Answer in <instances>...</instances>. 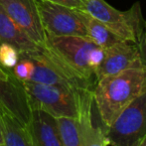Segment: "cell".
Wrapping results in <instances>:
<instances>
[{"label": "cell", "mask_w": 146, "mask_h": 146, "mask_svg": "<svg viewBox=\"0 0 146 146\" xmlns=\"http://www.w3.org/2000/svg\"><path fill=\"white\" fill-rule=\"evenodd\" d=\"M146 92L144 64L96 81L92 88L94 102L104 128L138 96Z\"/></svg>", "instance_id": "cell-1"}, {"label": "cell", "mask_w": 146, "mask_h": 146, "mask_svg": "<svg viewBox=\"0 0 146 146\" xmlns=\"http://www.w3.org/2000/svg\"><path fill=\"white\" fill-rule=\"evenodd\" d=\"M45 46L57 55L76 75L94 87L96 72L104 57V49L88 37L46 34Z\"/></svg>", "instance_id": "cell-2"}, {"label": "cell", "mask_w": 146, "mask_h": 146, "mask_svg": "<svg viewBox=\"0 0 146 146\" xmlns=\"http://www.w3.org/2000/svg\"><path fill=\"white\" fill-rule=\"evenodd\" d=\"M82 11L102 22L122 40L136 44L142 41L144 20L139 2L134 3L126 11H120L106 0H86Z\"/></svg>", "instance_id": "cell-3"}, {"label": "cell", "mask_w": 146, "mask_h": 146, "mask_svg": "<svg viewBox=\"0 0 146 146\" xmlns=\"http://www.w3.org/2000/svg\"><path fill=\"white\" fill-rule=\"evenodd\" d=\"M31 110H41L54 117H77L80 92L54 85L22 82Z\"/></svg>", "instance_id": "cell-4"}, {"label": "cell", "mask_w": 146, "mask_h": 146, "mask_svg": "<svg viewBox=\"0 0 146 146\" xmlns=\"http://www.w3.org/2000/svg\"><path fill=\"white\" fill-rule=\"evenodd\" d=\"M20 55L29 58L34 64V71L30 82L60 86L73 90L94 88V86L80 78L68 68L48 47H41L38 51L20 53Z\"/></svg>", "instance_id": "cell-5"}, {"label": "cell", "mask_w": 146, "mask_h": 146, "mask_svg": "<svg viewBox=\"0 0 146 146\" xmlns=\"http://www.w3.org/2000/svg\"><path fill=\"white\" fill-rule=\"evenodd\" d=\"M111 146H138L146 136V92L124 108L106 128Z\"/></svg>", "instance_id": "cell-6"}, {"label": "cell", "mask_w": 146, "mask_h": 146, "mask_svg": "<svg viewBox=\"0 0 146 146\" xmlns=\"http://www.w3.org/2000/svg\"><path fill=\"white\" fill-rule=\"evenodd\" d=\"M36 3L46 34L88 37L81 10L53 3L48 0H36Z\"/></svg>", "instance_id": "cell-7"}, {"label": "cell", "mask_w": 146, "mask_h": 146, "mask_svg": "<svg viewBox=\"0 0 146 146\" xmlns=\"http://www.w3.org/2000/svg\"><path fill=\"white\" fill-rule=\"evenodd\" d=\"M31 112L23 83L14 76L12 70L0 65V113L10 115L26 125Z\"/></svg>", "instance_id": "cell-8"}, {"label": "cell", "mask_w": 146, "mask_h": 146, "mask_svg": "<svg viewBox=\"0 0 146 146\" xmlns=\"http://www.w3.org/2000/svg\"><path fill=\"white\" fill-rule=\"evenodd\" d=\"M10 18L41 47L45 46L46 33L41 22L36 0H0Z\"/></svg>", "instance_id": "cell-9"}, {"label": "cell", "mask_w": 146, "mask_h": 146, "mask_svg": "<svg viewBox=\"0 0 146 146\" xmlns=\"http://www.w3.org/2000/svg\"><path fill=\"white\" fill-rule=\"evenodd\" d=\"M139 44L120 41L104 50V57L96 72V81L142 65Z\"/></svg>", "instance_id": "cell-10"}, {"label": "cell", "mask_w": 146, "mask_h": 146, "mask_svg": "<svg viewBox=\"0 0 146 146\" xmlns=\"http://www.w3.org/2000/svg\"><path fill=\"white\" fill-rule=\"evenodd\" d=\"M92 90L84 88L80 92L78 102V123L80 131V146H108L104 125L96 123L94 117Z\"/></svg>", "instance_id": "cell-11"}, {"label": "cell", "mask_w": 146, "mask_h": 146, "mask_svg": "<svg viewBox=\"0 0 146 146\" xmlns=\"http://www.w3.org/2000/svg\"><path fill=\"white\" fill-rule=\"evenodd\" d=\"M34 146H63L56 117L41 110H32L25 125Z\"/></svg>", "instance_id": "cell-12"}, {"label": "cell", "mask_w": 146, "mask_h": 146, "mask_svg": "<svg viewBox=\"0 0 146 146\" xmlns=\"http://www.w3.org/2000/svg\"><path fill=\"white\" fill-rule=\"evenodd\" d=\"M8 43L20 53L34 52L41 49L27 36L25 32L8 16L0 4V44Z\"/></svg>", "instance_id": "cell-13"}, {"label": "cell", "mask_w": 146, "mask_h": 146, "mask_svg": "<svg viewBox=\"0 0 146 146\" xmlns=\"http://www.w3.org/2000/svg\"><path fill=\"white\" fill-rule=\"evenodd\" d=\"M81 14L86 28H87L88 38L92 40L94 44L100 46V48L106 50L112 45L116 44L120 41H123L118 36H116L114 33H112L106 26H104L102 22L96 20L92 16L88 15V13L82 11V10Z\"/></svg>", "instance_id": "cell-14"}, {"label": "cell", "mask_w": 146, "mask_h": 146, "mask_svg": "<svg viewBox=\"0 0 146 146\" xmlns=\"http://www.w3.org/2000/svg\"><path fill=\"white\" fill-rule=\"evenodd\" d=\"M3 146H34L25 125L7 114H1Z\"/></svg>", "instance_id": "cell-15"}, {"label": "cell", "mask_w": 146, "mask_h": 146, "mask_svg": "<svg viewBox=\"0 0 146 146\" xmlns=\"http://www.w3.org/2000/svg\"><path fill=\"white\" fill-rule=\"evenodd\" d=\"M63 146H80V131L77 117H56Z\"/></svg>", "instance_id": "cell-16"}, {"label": "cell", "mask_w": 146, "mask_h": 146, "mask_svg": "<svg viewBox=\"0 0 146 146\" xmlns=\"http://www.w3.org/2000/svg\"><path fill=\"white\" fill-rule=\"evenodd\" d=\"M20 52L8 43L0 44V65L6 69L12 70L18 63Z\"/></svg>", "instance_id": "cell-17"}, {"label": "cell", "mask_w": 146, "mask_h": 146, "mask_svg": "<svg viewBox=\"0 0 146 146\" xmlns=\"http://www.w3.org/2000/svg\"><path fill=\"white\" fill-rule=\"evenodd\" d=\"M34 71V64L29 58L20 55V58L15 67L12 69L14 76L21 82L30 81L31 76Z\"/></svg>", "instance_id": "cell-18"}, {"label": "cell", "mask_w": 146, "mask_h": 146, "mask_svg": "<svg viewBox=\"0 0 146 146\" xmlns=\"http://www.w3.org/2000/svg\"><path fill=\"white\" fill-rule=\"evenodd\" d=\"M48 1L60 4V5L67 6V7L73 8V9L82 10L84 5H85L86 0H48Z\"/></svg>", "instance_id": "cell-19"}, {"label": "cell", "mask_w": 146, "mask_h": 146, "mask_svg": "<svg viewBox=\"0 0 146 146\" xmlns=\"http://www.w3.org/2000/svg\"><path fill=\"white\" fill-rule=\"evenodd\" d=\"M139 49H140L141 61H142V63L146 66V45L143 44L142 42H140V44H139Z\"/></svg>", "instance_id": "cell-20"}, {"label": "cell", "mask_w": 146, "mask_h": 146, "mask_svg": "<svg viewBox=\"0 0 146 146\" xmlns=\"http://www.w3.org/2000/svg\"><path fill=\"white\" fill-rule=\"evenodd\" d=\"M0 146H3V135H2V122H1V113H0Z\"/></svg>", "instance_id": "cell-21"}, {"label": "cell", "mask_w": 146, "mask_h": 146, "mask_svg": "<svg viewBox=\"0 0 146 146\" xmlns=\"http://www.w3.org/2000/svg\"><path fill=\"white\" fill-rule=\"evenodd\" d=\"M141 42L146 45V22H144V30H143V36H142V41H141Z\"/></svg>", "instance_id": "cell-22"}, {"label": "cell", "mask_w": 146, "mask_h": 146, "mask_svg": "<svg viewBox=\"0 0 146 146\" xmlns=\"http://www.w3.org/2000/svg\"><path fill=\"white\" fill-rule=\"evenodd\" d=\"M138 146H146V136L142 139V140L140 141V142H139Z\"/></svg>", "instance_id": "cell-23"}]
</instances>
